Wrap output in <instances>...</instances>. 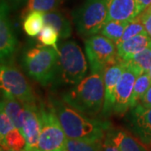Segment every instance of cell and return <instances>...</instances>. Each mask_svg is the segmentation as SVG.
<instances>
[{
	"label": "cell",
	"instance_id": "f1b7e54d",
	"mask_svg": "<svg viewBox=\"0 0 151 151\" xmlns=\"http://www.w3.org/2000/svg\"><path fill=\"white\" fill-rule=\"evenodd\" d=\"M140 19L145 29L147 34L151 37V7L150 6L149 8H147L145 10H144L140 14Z\"/></svg>",
	"mask_w": 151,
	"mask_h": 151
},
{
	"label": "cell",
	"instance_id": "44dd1931",
	"mask_svg": "<svg viewBox=\"0 0 151 151\" xmlns=\"http://www.w3.org/2000/svg\"><path fill=\"white\" fill-rule=\"evenodd\" d=\"M124 63L131 65L140 74L148 71L151 67V44L148 47L134 55L131 59Z\"/></svg>",
	"mask_w": 151,
	"mask_h": 151
},
{
	"label": "cell",
	"instance_id": "cb8c5ba5",
	"mask_svg": "<svg viewBox=\"0 0 151 151\" xmlns=\"http://www.w3.org/2000/svg\"><path fill=\"white\" fill-rule=\"evenodd\" d=\"M67 151H103L101 141H89L68 139L66 141Z\"/></svg>",
	"mask_w": 151,
	"mask_h": 151
},
{
	"label": "cell",
	"instance_id": "ba28073f",
	"mask_svg": "<svg viewBox=\"0 0 151 151\" xmlns=\"http://www.w3.org/2000/svg\"><path fill=\"white\" fill-rule=\"evenodd\" d=\"M0 84L4 92L14 97L23 103L36 104V97L33 89L16 66L10 63H1Z\"/></svg>",
	"mask_w": 151,
	"mask_h": 151
},
{
	"label": "cell",
	"instance_id": "277c9868",
	"mask_svg": "<svg viewBox=\"0 0 151 151\" xmlns=\"http://www.w3.org/2000/svg\"><path fill=\"white\" fill-rule=\"evenodd\" d=\"M87 62L81 47L74 40L60 44L56 81L65 85H76L85 77Z\"/></svg>",
	"mask_w": 151,
	"mask_h": 151
},
{
	"label": "cell",
	"instance_id": "4316f807",
	"mask_svg": "<svg viewBox=\"0 0 151 151\" xmlns=\"http://www.w3.org/2000/svg\"><path fill=\"white\" fill-rule=\"evenodd\" d=\"M146 30L145 29V26L143 24V23L141 21L139 15L134 18V19H132L131 21L128 24L127 27L125 28L124 32L122 35L121 39L119 40V41L117 44V45L120 43H123L124 41L129 40L132 37H134L137 35H139L142 33H145Z\"/></svg>",
	"mask_w": 151,
	"mask_h": 151
},
{
	"label": "cell",
	"instance_id": "30bf717a",
	"mask_svg": "<svg viewBox=\"0 0 151 151\" xmlns=\"http://www.w3.org/2000/svg\"><path fill=\"white\" fill-rule=\"evenodd\" d=\"M128 118L130 130L141 142L151 145V108H145L139 103L130 109Z\"/></svg>",
	"mask_w": 151,
	"mask_h": 151
},
{
	"label": "cell",
	"instance_id": "f35d334b",
	"mask_svg": "<svg viewBox=\"0 0 151 151\" xmlns=\"http://www.w3.org/2000/svg\"><path fill=\"white\" fill-rule=\"evenodd\" d=\"M66 151H67V150H66Z\"/></svg>",
	"mask_w": 151,
	"mask_h": 151
},
{
	"label": "cell",
	"instance_id": "83f0119b",
	"mask_svg": "<svg viewBox=\"0 0 151 151\" xmlns=\"http://www.w3.org/2000/svg\"><path fill=\"white\" fill-rule=\"evenodd\" d=\"M15 127L13 121L8 116L5 111L1 108L0 110V139H3L6 134L10 132L11 130L14 129Z\"/></svg>",
	"mask_w": 151,
	"mask_h": 151
},
{
	"label": "cell",
	"instance_id": "6da1fadb",
	"mask_svg": "<svg viewBox=\"0 0 151 151\" xmlns=\"http://www.w3.org/2000/svg\"><path fill=\"white\" fill-rule=\"evenodd\" d=\"M50 106L59 119L68 139L89 141H102L110 124L92 119L72 108L63 100L53 99Z\"/></svg>",
	"mask_w": 151,
	"mask_h": 151
},
{
	"label": "cell",
	"instance_id": "2e32d148",
	"mask_svg": "<svg viewBox=\"0 0 151 151\" xmlns=\"http://www.w3.org/2000/svg\"><path fill=\"white\" fill-rule=\"evenodd\" d=\"M106 137L119 147L120 151H148L129 133L121 129H108Z\"/></svg>",
	"mask_w": 151,
	"mask_h": 151
},
{
	"label": "cell",
	"instance_id": "484cf974",
	"mask_svg": "<svg viewBox=\"0 0 151 151\" xmlns=\"http://www.w3.org/2000/svg\"><path fill=\"white\" fill-rule=\"evenodd\" d=\"M59 37V33L55 29L49 24H45L42 30L38 35L37 40L41 45L54 48L59 54V47L57 46Z\"/></svg>",
	"mask_w": 151,
	"mask_h": 151
},
{
	"label": "cell",
	"instance_id": "74e56055",
	"mask_svg": "<svg viewBox=\"0 0 151 151\" xmlns=\"http://www.w3.org/2000/svg\"><path fill=\"white\" fill-rule=\"evenodd\" d=\"M150 7H151V5H150Z\"/></svg>",
	"mask_w": 151,
	"mask_h": 151
},
{
	"label": "cell",
	"instance_id": "7402d4cb",
	"mask_svg": "<svg viewBox=\"0 0 151 151\" xmlns=\"http://www.w3.org/2000/svg\"><path fill=\"white\" fill-rule=\"evenodd\" d=\"M150 86L151 80L148 71L143 72L137 76L132 96L131 108H134L136 105L140 103L142 97H144Z\"/></svg>",
	"mask_w": 151,
	"mask_h": 151
},
{
	"label": "cell",
	"instance_id": "836d02e7",
	"mask_svg": "<svg viewBox=\"0 0 151 151\" xmlns=\"http://www.w3.org/2000/svg\"><path fill=\"white\" fill-rule=\"evenodd\" d=\"M26 150H29V151H43L38 148H31V149H26Z\"/></svg>",
	"mask_w": 151,
	"mask_h": 151
},
{
	"label": "cell",
	"instance_id": "e575fe53",
	"mask_svg": "<svg viewBox=\"0 0 151 151\" xmlns=\"http://www.w3.org/2000/svg\"><path fill=\"white\" fill-rule=\"evenodd\" d=\"M148 72H149V75H150V80H151V67L149 69Z\"/></svg>",
	"mask_w": 151,
	"mask_h": 151
},
{
	"label": "cell",
	"instance_id": "7c38bea8",
	"mask_svg": "<svg viewBox=\"0 0 151 151\" xmlns=\"http://www.w3.org/2000/svg\"><path fill=\"white\" fill-rule=\"evenodd\" d=\"M124 70V62L119 60L118 61L108 65L104 70L103 79L105 87V100L102 112L103 115H108L113 112L116 87Z\"/></svg>",
	"mask_w": 151,
	"mask_h": 151
},
{
	"label": "cell",
	"instance_id": "603a6c76",
	"mask_svg": "<svg viewBox=\"0 0 151 151\" xmlns=\"http://www.w3.org/2000/svg\"><path fill=\"white\" fill-rule=\"evenodd\" d=\"M129 22H120L115 20L105 22L99 33L103 36L111 40L117 45L124 34L125 28L127 27Z\"/></svg>",
	"mask_w": 151,
	"mask_h": 151
},
{
	"label": "cell",
	"instance_id": "d4e9b609",
	"mask_svg": "<svg viewBox=\"0 0 151 151\" xmlns=\"http://www.w3.org/2000/svg\"><path fill=\"white\" fill-rule=\"evenodd\" d=\"M61 0H28L26 7L23 11L24 16L31 11H40L47 13L54 11L60 4Z\"/></svg>",
	"mask_w": 151,
	"mask_h": 151
},
{
	"label": "cell",
	"instance_id": "52a82bcc",
	"mask_svg": "<svg viewBox=\"0 0 151 151\" xmlns=\"http://www.w3.org/2000/svg\"><path fill=\"white\" fill-rule=\"evenodd\" d=\"M85 50L92 72H104L108 65L119 60L116 44L102 35L87 38Z\"/></svg>",
	"mask_w": 151,
	"mask_h": 151
},
{
	"label": "cell",
	"instance_id": "d6a6232c",
	"mask_svg": "<svg viewBox=\"0 0 151 151\" xmlns=\"http://www.w3.org/2000/svg\"><path fill=\"white\" fill-rule=\"evenodd\" d=\"M139 11V14L144 10H145L147 8H149L151 5V0H136Z\"/></svg>",
	"mask_w": 151,
	"mask_h": 151
},
{
	"label": "cell",
	"instance_id": "e0dca14e",
	"mask_svg": "<svg viewBox=\"0 0 151 151\" xmlns=\"http://www.w3.org/2000/svg\"><path fill=\"white\" fill-rule=\"evenodd\" d=\"M1 108L5 111V113L13 121L17 129L21 131L25 113L24 104L14 97L3 92Z\"/></svg>",
	"mask_w": 151,
	"mask_h": 151
},
{
	"label": "cell",
	"instance_id": "d6986e66",
	"mask_svg": "<svg viewBox=\"0 0 151 151\" xmlns=\"http://www.w3.org/2000/svg\"><path fill=\"white\" fill-rule=\"evenodd\" d=\"M45 26L44 13L34 10L24 16L23 29L29 36L35 37L38 35Z\"/></svg>",
	"mask_w": 151,
	"mask_h": 151
},
{
	"label": "cell",
	"instance_id": "ac0fdd59",
	"mask_svg": "<svg viewBox=\"0 0 151 151\" xmlns=\"http://www.w3.org/2000/svg\"><path fill=\"white\" fill-rule=\"evenodd\" d=\"M45 24H49L55 29L61 39H67L71 35L72 29L69 19L59 11L44 13Z\"/></svg>",
	"mask_w": 151,
	"mask_h": 151
},
{
	"label": "cell",
	"instance_id": "d590c367",
	"mask_svg": "<svg viewBox=\"0 0 151 151\" xmlns=\"http://www.w3.org/2000/svg\"><path fill=\"white\" fill-rule=\"evenodd\" d=\"M0 151H12L10 150H5V149H1V150Z\"/></svg>",
	"mask_w": 151,
	"mask_h": 151
},
{
	"label": "cell",
	"instance_id": "8fae6325",
	"mask_svg": "<svg viewBox=\"0 0 151 151\" xmlns=\"http://www.w3.org/2000/svg\"><path fill=\"white\" fill-rule=\"evenodd\" d=\"M10 9L4 2L1 1L0 8V57L1 62L10 58L14 53L17 40L9 18Z\"/></svg>",
	"mask_w": 151,
	"mask_h": 151
},
{
	"label": "cell",
	"instance_id": "9a60e30c",
	"mask_svg": "<svg viewBox=\"0 0 151 151\" xmlns=\"http://www.w3.org/2000/svg\"><path fill=\"white\" fill-rule=\"evenodd\" d=\"M151 44V37L147 32L137 35L129 40L117 45L118 55L120 60L128 61L134 55L140 52Z\"/></svg>",
	"mask_w": 151,
	"mask_h": 151
},
{
	"label": "cell",
	"instance_id": "8d00e7d4",
	"mask_svg": "<svg viewBox=\"0 0 151 151\" xmlns=\"http://www.w3.org/2000/svg\"><path fill=\"white\" fill-rule=\"evenodd\" d=\"M24 151H29V150H24Z\"/></svg>",
	"mask_w": 151,
	"mask_h": 151
},
{
	"label": "cell",
	"instance_id": "5bb4252c",
	"mask_svg": "<svg viewBox=\"0 0 151 151\" xmlns=\"http://www.w3.org/2000/svg\"><path fill=\"white\" fill-rule=\"evenodd\" d=\"M106 2L108 9L106 22H129L139 15L136 0H106Z\"/></svg>",
	"mask_w": 151,
	"mask_h": 151
},
{
	"label": "cell",
	"instance_id": "3957f363",
	"mask_svg": "<svg viewBox=\"0 0 151 151\" xmlns=\"http://www.w3.org/2000/svg\"><path fill=\"white\" fill-rule=\"evenodd\" d=\"M58 61L59 54L54 48L38 45L24 53L23 65L31 78L46 86L56 81Z\"/></svg>",
	"mask_w": 151,
	"mask_h": 151
},
{
	"label": "cell",
	"instance_id": "7a4b0ae2",
	"mask_svg": "<svg viewBox=\"0 0 151 151\" xmlns=\"http://www.w3.org/2000/svg\"><path fill=\"white\" fill-rule=\"evenodd\" d=\"M104 72H92L62 96V100L87 116L103 112L105 100Z\"/></svg>",
	"mask_w": 151,
	"mask_h": 151
},
{
	"label": "cell",
	"instance_id": "1f68e13d",
	"mask_svg": "<svg viewBox=\"0 0 151 151\" xmlns=\"http://www.w3.org/2000/svg\"><path fill=\"white\" fill-rule=\"evenodd\" d=\"M1 1L4 2L10 9H15L22 5L26 0H1Z\"/></svg>",
	"mask_w": 151,
	"mask_h": 151
},
{
	"label": "cell",
	"instance_id": "9c48e42d",
	"mask_svg": "<svg viewBox=\"0 0 151 151\" xmlns=\"http://www.w3.org/2000/svg\"><path fill=\"white\" fill-rule=\"evenodd\" d=\"M124 64V70L119 79L115 92V102L113 112L116 113H124L131 108L132 96L134 92L135 81L140 73L131 65Z\"/></svg>",
	"mask_w": 151,
	"mask_h": 151
},
{
	"label": "cell",
	"instance_id": "4dcf8cb0",
	"mask_svg": "<svg viewBox=\"0 0 151 151\" xmlns=\"http://www.w3.org/2000/svg\"><path fill=\"white\" fill-rule=\"evenodd\" d=\"M139 103L145 108H151V86H150V88L148 89L145 94L144 95V97H142Z\"/></svg>",
	"mask_w": 151,
	"mask_h": 151
},
{
	"label": "cell",
	"instance_id": "f546056e",
	"mask_svg": "<svg viewBox=\"0 0 151 151\" xmlns=\"http://www.w3.org/2000/svg\"><path fill=\"white\" fill-rule=\"evenodd\" d=\"M103 151H120V150L113 141L106 137L103 144Z\"/></svg>",
	"mask_w": 151,
	"mask_h": 151
},
{
	"label": "cell",
	"instance_id": "4fadbf2b",
	"mask_svg": "<svg viewBox=\"0 0 151 151\" xmlns=\"http://www.w3.org/2000/svg\"><path fill=\"white\" fill-rule=\"evenodd\" d=\"M25 113L22 126V134L27 141V148H38V141L41 129L39 107L36 104L24 103Z\"/></svg>",
	"mask_w": 151,
	"mask_h": 151
},
{
	"label": "cell",
	"instance_id": "5b68a950",
	"mask_svg": "<svg viewBox=\"0 0 151 151\" xmlns=\"http://www.w3.org/2000/svg\"><path fill=\"white\" fill-rule=\"evenodd\" d=\"M108 15L106 0H86L72 13L76 31L83 37L100 32Z\"/></svg>",
	"mask_w": 151,
	"mask_h": 151
},
{
	"label": "cell",
	"instance_id": "ffe728a7",
	"mask_svg": "<svg viewBox=\"0 0 151 151\" xmlns=\"http://www.w3.org/2000/svg\"><path fill=\"white\" fill-rule=\"evenodd\" d=\"M27 148V141L19 129L14 128L1 139V149L12 151H24Z\"/></svg>",
	"mask_w": 151,
	"mask_h": 151
},
{
	"label": "cell",
	"instance_id": "8992f818",
	"mask_svg": "<svg viewBox=\"0 0 151 151\" xmlns=\"http://www.w3.org/2000/svg\"><path fill=\"white\" fill-rule=\"evenodd\" d=\"M41 129L38 141V149L43 151H66L67 137L52 107H39Z\"/></svg>",
	"mask_w": 151,
	"mask_h": 151
}]
</instances>
